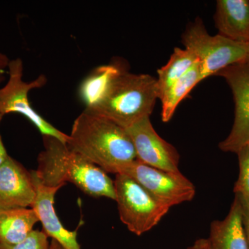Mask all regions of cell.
Segmentation results:
<instances>
[{"instance_id":"2","label":"cell","mask_w":249,"mask_h":249,"mask_svg":"<svg viewBox=\"0 0 249 249\" xmlns=\"http://www.w3.org/2000/svg\"><path fill=\"white\" fill-rule=\"evenodd\" d=\"M42 137L44 150L37 157L38 165L35 170L42 184L62 188L70 182L93 197L115 201L114 183L107 173L72 150L65 142L55 137Z\"/></svg>"},{"instance_id":"24","label":"cell","mask_w":249,"mask_h":249,"mask_svg":"<svg viewBox=\"0 0 249 249\" xmlns=\"http://www.w3.org/2000/svg\"><path fill=\"white\" fill-rule=\"evenodd\" d=\"M49 249H64L61 246L59 245L56 241L52 240L51 242L50 246H49Z\"/></svg>"},{"instance_id":"3","label":"cell","mask_w":249,"mask_h":249,"mask_svg":"<svg viewBox=\"0 0 249 249\" xmlns=\"http://www.w3.org/2000/svg\"><path fill=\"white\" fill-rule=\"evenodd\" d=\"M158 99L156 78L126 70L114 78L93 107L86 109L127 129L150 117Z\"/></svg>"},{"instance_id":"1","label":"cell","mask_w":249,"mask_h":249,"mask_svg":"<svg viewBox=\"0 0 249 249\" xmlns=\"http://www.w3.org/2000/svg\"><path fill=\"white\" fill-rule=\"evenodd\" d=\"M67 144L107 173L118 174L137 160L126 129L85 109L73 122Z\"/></svg>"},{"instance_id":"22","label":"cell","mask_w":249,"mask_h":249,"mask_svg":"<svg viewBox=\"0 0 249 249\" xmlns=\"http://www.w3.org/2000/svg\"><path fill=\"white\" fill-rule=\"evenodd\" d=\"M188 249H211L208 239H199Z\"/></svg>"},{"instance_id":"5","label":"cell","mask_w":249,"mask_h":249,"mask_svg":"<svg viewBox=\"0 0 249 249\" xmlns=\"http://www.w3.org/2000/svg\"><path fill=\"white\" fill-rule=\"evenodd\" d=\"M114 183L121 222L135 235L151 230L169 211L170 208L157 200L130 177L116 174Z\"/></svg>"},{"instance_id":"18","label":"cell","mask_w":249,"mask_h":249,"mask_svg":"<svg viewBox=\"0 0 249 249\" xmlns=\"http://www.w3.org/2000/svg\"><path fill=\"white\" fill-rule=\"evenodd\" d=\"M239 175L234 186L235 194L249 196V143L246 144L237 151Z\"/></svg>"},{"instance_id":"15","label":"cell","mask_w":249,"mask_h":249,"mask_svg":"<svg viewBox=\"0 0 249 249\" xmlns=\"http://www.w3.org/2000/svg\"><path fill=\"white\" fill-rule=\"evenodd\" d=\"M126 70V65L119 60L93 69L80 85L78 93L85 109L93 107L102 98L114 78Z\"/></svg>"},{"instance_id":"11","label":"cell","mask_w":249,"mask_h":249,"mask_svg":"<svg viewBox=\"0 0 249 249\" xmlns=\"http://www.w3.org/2000/svg\"><path fill=\"white\" fill-rule=\"evenodd\" d=\"M36 196L31 173L9 156L0 167V209L31 208Z\"/></svg>"},{"instance_id":"20","label":"cell","mask_w":249,"mask_h":249,"mask_svg":"<svg viewBox=\"0 0 249 249\" xmlns=\"http://www.w3.org/2000/svg\"><path fill=\"white\" fill-rule=\"evenodd\" d=\"M237 196L242 209V223L249 249V196L235 194Z\"/></svg>"},{"instance_id":"21","label":"cell","mask_w":249,"mask_h":249,"mask_svg":"<svg viewBox=\"0 0 249 249\" xmlns=\"http://www.w3.org/2000/svg\"><path fill=\"white\" fill-rule=\"evenodd\" d=\"M3 117H4V116L0 114V123L2 120ZM9 157V155H8L7 151H6V148H5L2 139H1V134H0V167L3 165V163L6 161V160H7Z\"/></svg>"},{"instance_id":"17","label":"cell","mask_w":249,"mask_h":249,"mask_svg":"<svg viewBox=\"0 0 249 249\" xmlns=\"http://www.w3.org/2000/svg\"><path fill=\"white\" fill-rule=\"evenodd\" d=\"M202 81L198 61L186 74L174 83L160 98L162 103L161 119L163 122L171 120L177 107L198 83Z\"/></svg>"},{"instance_id":"9","label":"cell","mask_w":249,"mask_h":249,"mask_svg":"<svg viewBox=\"0 0 249 249\" xmlns=\"http://www.w3.org/2000/svg\"><path fill=\"white\" fill-rule=\"evenodd\" d=\"M133 142L137 160L165 171L178 173L180 156L172 144L160 137L145 117L126 129Z\"/></svg>"},{"instance_id":"14","label":"cell","mask_w":249,"mask_h":249,"mask_svg":"<svg viewBox=\"0 0 249 249\" xmlns=\"http://www.w3.org/2000/svg\"><path fill=\"white\" fill-rule=\"evenodd\" d=\"M38 222V216L32 208L0 209V245L20 243Z\"/></svg>"},{"instance_id":"23","label":"cell","mask_w":249,"mask_h":249,"mask_svg":"<svg viewBox=\"0 0 249 249\" xmlns=\"http://www.w3.org/2000/svg\"><path fill=\"white\" fill-rule=\"evenodd\" d=\"M10 60H10L9 57L0 50V70L4 71L6 69H7Z\"/></svg>"},{"instance_id":"13","label":"cell","mask_w":249,"mask_h":249,"mask_svg":"<svg viewBox=\"0 0 249 249\" xmlns=\"http://www.w3.org/2000/svg\"><path fill=\"white\" fill-rule=\"evenodd\" d=\"M211 249H249L240 201L235 196L227 217L211 223L209 238Z\"/></svg>"},{"instance_id":"7","label":"cell","mask_w":249,"mask_h":249,"mask_svg":"<svg viewBox=\"0 0 249 249\" xmlns=\"http://www.w3.org/2000/svg\"><path fill=\"white\" fill-rule=\"evenodd\" d=\"M118 174L130 177L169 208L191 201L196 196V187L181 172L157 169L135 160L121 168Z\"/></svg>"},{"instance_id":"12","label":"cell","mask_w":249,"mask_h":249,"mask_svg":"<svg viewBox=\"0 0 249 249\" xmlns=\"http://www.w3.org/2000/svg\"><path fill=\"white\" fill-rule=\"evenodd\" d=\"M214 19L218 34L235 42L249 43L248 0H218Z\"/></svg>"},{"instance_id":"4","label":"cell","mask_w":249,"mask_h":249,"mask_svg":"<svg viewBox=\"0 0 249 249\" xmlns=\"http://www.w3.org/2000/svg\"><path fill=\"white\" fill-rule=\"evenodd\" d=\"M182 44L197 58L202 80L243 62L247 55V43L235 42L219 34L210 35L200 19L188 26L182 35Z\"/></svg>"},{"instance_id":"16","label":"cell","mask_w":249,"mask_h":249,"mask_svg":"<svg viewBox=\"0 0 249 249\" xmlns=\"http://www.w3.org/2000/svg\"><path fill=\"white\" fill-rule=\"evenodd\" d=\"M198 62L194 53L186 49L175 48L166 65L157 71L159 99L170 87L182 78Z\"/></svg>"},{"instance_id":"26","label":"cell","mask_w":249,"mask_h":249,"mask_svg":"<svg viewBox=\"0 0 249 249\" xmlns=\"http://www.w3.org/2000/svg\"><path fill=\"white\" fill-rule=\"evenodd\" d=\"M244 62H249V42L247 43V55L246 57V59L244 60Z\"/></svg>"},{"instance_id":"19","label":"cell","mask_w":249,"mask_h":249,"mask_svg":"<svg viewBox=\"0 0 249 249\" xmlns=\"http://www.w3.org/2000/svg\"><path fill=\"white\" fill-rule=\"evenodd\" d=\"M48 236L44 231L34 230L20 243L15 245H0V249H49Z\"/></svg>"},{"instance_id":"25","label":"cell","mask_w":249,"mask_h":249,"mask_svg":"<svg viewBox=\"0 0 249 249\" xmlns=\"http://www.w3.org/2000/svg\"><path fill=\"white\" fill-rule=\"evenodd\" d=\"M5 79H6V77L4 76V71L0 70V85L4 81Z\"/></svg>"},{"instance_id":"6","label":"cell","mask_w":249,"mask_h":249,"mask_svg":"<svg viewBox=\"0 0 249 249\" xmlns=\"http://www.w3.org/2000/svg\"><path fill=\"white\" fill-rule=\"evenodd\" d=\"M7 70L9 78L6 84L0 88V114L3 116L11 113L21 114L30 121L42 136L55 137L67 143L68 134L63 133L44 119L29 101V93L31 90L42 88L47 83L45 75H40L31 82L24 81V64L19 58L10 60Z\"/></svg>"},{"instance_id":"10","label":"cell","mask_w":249,"mask_h":249,"mask_svg":"<svg viewBox=\"0 0 249 249\" xmlns=\"http://www.w3.org/2000/svg\"><path fill=\"white\" fill-rule=\"evenodd\" d=\"M36 193L32 208L42 223L43 231L52 240L56 241L64 249H81L78 240L77 231H70L63 227L54 208V199L60 188H51L42 184L35 170L31 172Z\"/></svg>"},{"instance_id":"8","label":"cell","mask_w":249,"mask_h":249,"mask_svg":"<svg viewBox=\"0 0 249 249\" xmlns=\"http://www.w3.org/2000/svg\"><path fill=\"white\" fill-rule=\"evenodd\" d=\"M231 89L235 103V118L231 130L227 138L219 142L225 152L237 153L249 143V63L240 62L227 67L217 73Z\"/></svg>"}]
</instances>
